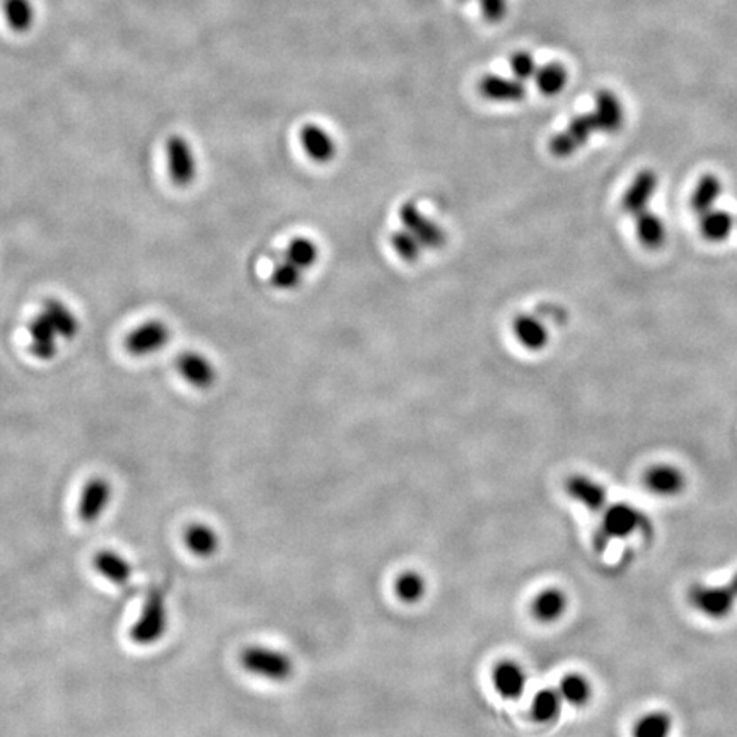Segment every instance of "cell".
Segmentation results:
<instances>
[{
  "mask_svg": "<svg viewBox=\"0 0 737 737\" xmlns=\"http://www.w3.org/2000/svg\"><path fill=\"white\" fill-rule=\"evenodd\" d=\"M729 585H731V589L734 591V594H736L737 596V574L736 576H734V577H733V579H731V582H729Z\"/></svg>",
  "mask_w": 737,
  "mask_h": 737,
  "instance_id": "cell-38",
  "label": "cell"
},
{
  "mask_svg": "<svg viewBox=\"0 0 737 737\" xmlns=\"http://www.w3.org/2000/svg\"><path fill=\"white\" fill-rule=\"evenodd\" d=\"M646 487L661 497H674L685 489V474L670 465H659L646 473Z\"/></svg>",
  "mask_w": 737,
  "mask_h": 737,
  "instance_id": "cell-17",
  "label": "cell"
},
{
  "mask_svg": "<svg viewBox=\"0 0 737 737\" xmlns=\"http://www.w3.org/2000/svg\"><path fill=\"white\" fill-rule=\"evenodd\" d=\"M567 493L592 513L604 511L608 502V491L603 485L584 474H574L568 478Z\"/></svg>",
  "mask_w": 737,
  "mask_h": 737,
  "instance_id": "cell-12",
  "label": "cell"
},
{
  "mask_svg": "<svg viewBox=\"0 0 737 737\" xmlns=\"http://www.w3.org/2000/svg\"><path fill=\"white\" fill-rule=\"evenodd\" d=\"M400 219H402L403 227L410 231L419 239V243L427 249H441L446 245L447 238L444 229L424 216L415 203L406 201L403 205L400 208Z\"/></svg>",
  "mask_w": 737,
  "mask_h": 737,
  "instance_id": "cell-5",
  "label": "cell"
},
{
  "mask_svg": "<svg viewBox=\"0 0 737 737\" xmlns=\"http://www.w3.org/2000/svg\"><path fill=\"white\" fill-rule=\"evenodd\" d=\"M45 314L51 321L57 335L64 336V338H74L77 335L79 323L72 311L67 310L60 301L48 299L45 302Z\"/></svg>",
  "mask_w": 737,
  "mask_h": 737,
  "instance_id": "cell-26",
  "label": "cell"
},
{
  "mask_svg": "<svg viewBox=\"0 0 737 737\" xmlns=\"http://www.w3.org/2000/svg\"><path fill=\"white\" fill-rule=\"evenodd\" d=\"M4 12L12 31L26 33L35 23V7L31 0H5Z\"/></svg>",
  "mask_w": 737,
  "mask_h": 737,
  "instance_id": "cell-28",
  "label": "cell"
},
{
  "mask_svg": "<svg viewBox=\"0 0 737 737\" xmlns=\"http://www.w3.org/2000/svg\"><path fill=\"white\" fill-rule=\"evenodd\" d=\"M722 193V183L715 175H705L698 181L692 195L693 212L698 216H705L707 212L714 210L715 203Z\"/></svg>",
  "mask_w": 737,
  "mask_h": 737,
  "instance_id": "cell-25",
  "label": "cell"
},
{
  "mask_svg": "<svg viewBox=\"0 0 737 737\" xmlns=\"http://www.w3.org/2000/svg\"><path fill=\"white\" fill-rule=\"evenodd\" d=\"M513 332L517 341L528 350L537 352L548 345V338H550L548 328L537 316H531V314L517 316L513 323Z\"/></svg>",
  "mask_w": 737,
  "mask_h": 737,
  "instance_id": "cell-16",
  "label": "cell"
},
{
  "mask_svg": "<svg viewBox=\"0 0 737 737\" xmlns=\"http://www.w3.org/2000/svg\"><path fill=\"white\" fill-rule=\"evenodd\" d=\"M635 227L640 243L648 249H659L666 243V225L659 216L646 210L635 217Z\"/></svg>",
  "mask_w": 737,
  "mask_h": 737,
  "instance_id": "cell-24",
  "label": "cell"
},
{
  "mask_svg": "<svg viewBox=\"0 0 737 737\" xmlns=\"http://www.w3.org/2000/svg\"><path fill=\"white\" fill-rule=\"evenodd\" d=\"M112 483L105 478H92L84 487L77 506V515L84 524H94L106 513L112 502Z\"/></svg>",
  "mask_w": 737,
  "mask_h": 737,
  "instance_id": "cell-6",
  "label": "cell"
},
{
  "mask_svg": "<svg viewBox=\"0 0 737 737\" xmlns=\"http://www.w3.org/2000/svg\"><path fill=\"white\" fill-rule=\"evenodd\" d=\"M241 664L247 672L269 681H286L294 674V661L289 654L263 646L245 648Z\"/></svg>",
  "mask_w": 737,
  "mask_h": 737,
  "instance_id": "cell-2",
  "label": "cell"
},
{
  "mask_svg": "<svg viewBox=\"0 0 737 737\" xmlns=\"http://www.w3.org/2000/svg\"><path fill=\"white\" fill-rule=\"evenodd\" d=\"M642 526H644V517L630 504H613L609 507H604V537H631Z\"/></svg>",
  "mask_w": 737,
  "mask_h": 737,
  "instance_id": "cell-8",
  "label": "cell"
},
{
  "mask_svg": "<svg viewBox=\"0 0 737 737\" xmlns=\"http://www.w3.org/2000/svg\"><path fill=\"white\" fill-rule=\"evenodd\" d=\"M560 696L563 702L574 705V707H582L591 700L592 694V688L589 679H585L582 674H567L559 688Z\"/></svg>",
  "mask_w": 737,
  "mask_h": 737,
  "instance_id": "cell-27",
  "label": "cell"
},
{
  "mask_svg": "<svg viewBox=\"0 0 737 737\" xmlns=\"http://www.w3.org/2000/svg\"><path fill=\"white\" fill-rule=\"evenodd\" d=\"M168 161H169V173L175 184L188 186L197 176V159L190 144L179 137L173 135L168 140Z\"/></svg>",
  "mask_w": 737,
  "mask_h": 737,
  "instance_id": "cell-7",
  "label": "cell"
},
{
  "mask_svg": "<svg viewBox=\"0 0 737 737\" xmlns=\"http://www.w3.org/2000/svg\"><path fill=\"white\" fill-rule=\"evenodd\" d=\"M29 333L33 338L31 350L38 358L50 360L57 354V332L45 313L36 316L29 325Z\"/></svg>",
  "mask_w": 737,
  "mask_h": 737,
  "instance_id": "cell-21",
  "label": "cell"
},
{
  "mask_svg": "<svg viewBox=\"0 0 737 737\" xmlns=\"http://www.w3.org/2000/svg\"><path fill=\"white\" fill-rule=\"evenodd\" d=\"M567 596L560 589H545L537 594L533 603V613L539 622L553 623L560 620L567 609Z\"/></svg>",
  "mask_w": 737,
  "mask_h": 737,
  "instance_id": "cell-22",
  "label": "cell"
},
{
  "mask_svg": "<svg viewBox=\"0 0 737 737\" xmlns=\"http://www.w3.org/2000/svg\"><path fill=\"white\" fill-rule=\"evenodd\" d=\"M178 371L184 380L199 389H208L216 384L217 372L212 362L199 352H184L178 358Z\"/></svg>",
  "mask_w": 737,
  "mask_h": 737,
  "instance_id": "cell-13",
  "label": "cell"
},
{
  "mask_svg": "<svg viewBox=\"0 0 737 737\" xmlns=\"http://www.w3.org/2000/svg\"><path fill=\"white\" fill-rule=\"evenodd\" d=\"M693 606L709 618H725L733 613L737 596L731 585H696L690 594Z\"/></svg>",
  "mask_w": 737,
  "mask_h": 737,
  "instance_id": "cell-4",
  "label": "cell"
},
{
  "mask_svg": "<svg viewBox=\"0 0 737 737\" xmlns=\"http://www.w3.org/2000/svg\"><path fill=\"white\" fill-rule=\"evenodd\" d=\"M389 241H391L393 249L398 253V256L402 258L403 262L417 263L420 260L424 246L420 245L419 239L410 231H406L404 227L400 231H395L391 234Z\"/></svg>",
  "mask_w": 737,
  "mask_h": 737,
  "instance_id": "cell-34",
  "label": "cell"
},
{
  "mask_svg": "<svg viewBox=\"0 0 737 737\" xmlns=\"http://www.w3.org/2000/svg\"><path fill=\"white\" fill-rule=\"evenodd\" d=\"M594 113L598 114L603 134H616L625 123L623 105L611 90L598 92Z\"/></svg>",
  "mask_w": 737,
  "mask_h": 737,
  "instance_id": "cell-19",
  "label": "cell"
},
{
  "mask_svg": "<svg viewBox=\"0 0 737 737\" xmlns=\"http://www.w3.org/2000/svg\"><path fill=\"white\" fill-rule=\"evenodd\" d=\"M734 223H736V221L729 212L714 208V210L707 212L705 216H702L700 229H702V234L707 241L722 243L731 236V232L734 229Z\"/></svg>",
  "mask_w": 737,
  "mask_h": 737,
  "instance_id": "cell-23",
  "label": "cell"
},
{
  "mask_svg": "<svg viewBox=\"0 0 737 737\" xmlns=\"http://www.w3.org/2000/svg\"><path fill=\"white\" fill-rule=\"evenodd\" d=\"M183 539H184L186 548L193 555L201 557V559L216 555L217 550H219V545H221V539H219V535L216 533V529L210 528L208 524H203V522L190 524L184 529Z\"/></svg>",
  "mask_w": 737,
  "mask_h": 737,
  "instance_id": "cell-20",
  "label": "cell"
},
{
  "mask_svg": "<svg viewBox=\"0 0 737 737\" xmlns=\"http://www.w3.org/2000/svg\"><path fill=\"white\" fill-rule=\"evenodd\" d=\"M511 68L514 72L515 79L524 82V81L537 75V60L528 51H517V53H514V57L511 59Z\"/></svg>",
  "mask_w": 737,
  "mask_h": 737,
  "instance_id": "cell-36",
  "label": "cell"
},
{
  "mask_svg": "<svg viewBox=\"0 0 737 737\" xmlns=\"http://www.w3.org/2000/svg\"><path fill=\"white\" fill-rule=\"evenodd\" d=\"M561 705H563V700L557 690H550V688L541 690L537 693L531 703V714L537 722L548 724L559 718V715L561 714Z\"/></svg>",
  "mask_w": 737,
  "mask_h": 737,
  "instance_id": "cell-29",
  "label": "cell"
},
{
  "mask_svg": "<svg viewBox=\"0 0 737 737\" xmlns=\"http://www.w3.org/2000/svg\"><path fill=\"white\" fill-rule=\"evenodd\" d=\"M171 338L169 328L161 321L144 323L127 338V350L134 356H145L166 347Z\"/></svg>",
  "mask_w": 737,
  "mask_h": 737,
  "instance_id": "cell-9",
  "label": "cell"
},
{
  "mask_svg": "<svg viewBox=\"0 0 737 737\" xmlns=\"http://www.w3.org/2000/svg\"><path fill=\"white\" fill-rule=\"evenodd\" d=\"M395 592L403 603H419L427 592V582L419 572H403L395 582Z\"/></svg>",
  "mask_w": 737,
  "mask_h": 737,
  "instance_id": "cell-32",
  "label": "cell"
},
{
  "mask_svg": "<svg viewBox=\"0 0 737 737\" xmlns=\"http://www.w3.org/2000/svg\"><path fill=\"white\" fill-rule=\"evenodd\" d=\"M537 90L545 96H557L559 92L565 90L568 82V74L561 64H548L545 67L537 68Z\"/></svg>",
  "mask_w": 737,
  "mask_h": 737,
  "instance_id": "cell-30",
  "label": "cell"
},
{
  "mask_svg": "<svg viewBox=\"0 0 737 737\" xmlns=\"http://www.w3.org/2000/svg\"><path fill=\"white\" fill-rule=\"evenodd\" d=\"M302 271L304 270L299 269V267H295L294 263L291 262H282V263H278L273 271H271V277H270V282H271V286L275 287V289H278V291H294V289H297L299 286H301V282H302Z\"/></svg>",
  "mask_w": 737,
  "mask_h": 737,
  "instance_id": "cell-35",
  "label": "cell"
},
{
  "mask_svg": "<svg viewBox=\"0 0 737 737\" xmlns=\"http://www.w3.org/2000/svg\"><path fill=\"white\" fill-rule=\"evenodd\" d=\"M301 144L306 154L319 164H326L336 156V144L333 137L318 125H306L301 130Z\"/></svg>",
  "mask_w": 737,
  "mask_h": 737,
  "instance_id": "cell-14",
  "label": "cell"
},
{
  "mask_svg": "<svg viewBox=\"0 0 737 737\" xmlns=\"http://www.w3.org/2000/svg\"><path fill=\"white\" fill-rule=\"evenodd\" d=\"M318 256H319L318 245L308 238L292 239L289 246H287V251H286V260L301 270L311 269L313 265H316Z\"/></svg>",
  "mask_w": 737,
  "mask_h": 737,
  "instance_id": "cell-31",
  "label": "cell"
},
{
  "mask_svg": "<svg viewBox=\"0 0 737 737\" xmlns=\"http://www.w3.org/2000/svg\"><path fill=\"white\" fill-rule=\"evenodd\" d=\"M480 92L483 98L502 103H515L526 98V86L519 79H506L500 75H485L480 81Z\"/></svg>",
  "mask_w": 737,
  "mask_h": 737,
  "instance_id": "cell-15",
  "label": "cell"
},
{
  "mask_svg": "<svg viewBox=\"0 0 737 737\" xmlns=\"http://www.w3.org/2000/svg\"><path fill=\"white\" fill-rule=\"evenodd\" d=\"M594 132H601V125L596 113H585L570 122V125L550 140V153L555 157L565 159L576 154L585 145Z\"/></svg>",
  "mask_w": 737,
  "mask_h": 737,
  "instance_id": "cell-3",
  "label": "cell"
},
{
  "mask_svg": "<svg viewBox=\"0 0 737 737\" xmlns=\"http://www.w3.org/2000/svg\"><path fill=\"white\" fill-rule=\"evenodd\" d=\"M94 568L101 577L113 582L116 585H123L132 579L134 568L130 561L113 550H101L92 560Z\"/></svg>",
  "mask_w": 737,
  "mask_h": 737,
  "instance_id": "cell-18",
  "label": "cell"
},
{
  "mask_svg": "<svg viewBox=\"0 0 737 737\" xmlns=\"http://www.w3.org/2000/svg\"><path fill=\"white\" fill-rule=\"evenodd\" d=\"M672 731V720L664 712H652L644 715L633 731V737H670Z\"/></svg>",
  "mask_w": 737,
  "mask_h": 737,
  "instance_id": "cell-33",
  "label": "cell"
},
{
  "mask_svg": "<svg viewBox=\"0 0 737 737\" xmlns=\"http://www.w3.org/2000/svg\"><path fill=\"white\" fill-rule=\"evenodd\" d=\"M659 186V178L652 169L640 171L633 183L628 186L625 197L622 200V207L626 214L637 217L647 210L648 201L652 200L655 190Z\"/></svg>",
  "mask_w": 737,
  "mask_h": 737,
  "instance_id": "cell-10",
  "label": "cell"
},
{
  "mask_svg": "<svg viewBox=\"0 0 737 737\" xmlns=\"http://www.w3.org/2000/svg\"><path fill=\"white\" fill-rule=\"evenodd\" d=\"M493 686L506 700H517L528 686L526 670L514 661H502L493 670Z\"/></svg>",
  "mask_w": 737,
  "mask_h": 737,
  "instance_id": "cell-11",
  "label": "cell"
},
{
  "mask_svg": "<svg viewBox=\"0 0 737 737\" xmlns=\"http://www.w3.org/2000/svg\"><path fill=\"white\" fill-rule=\"evenodd\" d=\"M482 11L489 21L497 23L507 12V0H482Z\"/></svg>",
  "mask_w": 737,
  "mask_h": 737,
  "instance_id": "cell-37",
  "label": "cell"
},
{
  "mask_svg": "<svg viewBox=\"0 0 737 737\" xmlns=\"http://www.w3.org/2000/svg\"><path fill=\"white\" fill-rule=\"evenodd\" d=\"M169 611L162 594L153 592L145 600L140 616L130 628V639L135 646L149 647L157 644L168 631Z\"/></svg>",
  "mask_w": 737,
  "mask_h": 737,
  "instance_id": "cell-1",
  "label": "cell"
}]
</instances>
